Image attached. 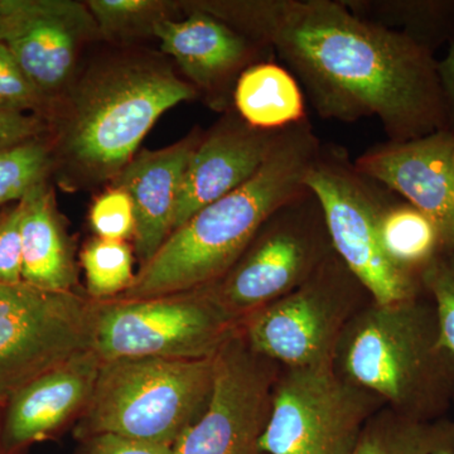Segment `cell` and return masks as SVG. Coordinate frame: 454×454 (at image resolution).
Listing matches in <instances>:
<instances>
[{"mask_svg":"<svg viewBox=\"0 0 454 454\" xmlns=\"http://www.w3.org/2000/svg\"><path fill=\"white\" fill-rule=\"evenodd\" d=\"M188 3L270 49L322 119H378L394 142L444 129L434 52L343 0Z\"/></svg>","mask_w":454,"mask_h":454,"instance_id":"obj_1","label":"cell"},{"mask_svg":"<svg viewBox=\"0 0 454 454\" xmlns=\"http://www.w3.org/2000/svg\"><path fill=\"white\" fill-rule=\"evenodd\" d=\"M197 95L155 56H112L90 66L44 118L59 184L73 190L113 182L158 119Z\"/></svg>","mask_w":454,"mask_h":454,"instance_id":"obj_2","label":"cell"},{"mask_svg":"<svg viewBox=\"0 0 454 454\" xmlns=\"http://www.w3.org/2000/svg\"><path fill=\"white\" fill-rule=\"evenodd\" d=\"M324 143L309 119L286 128L243 186L196 212L140 268L122 300H145L219 282L280 207L309 191L307 175Z\"/></svg>","mask_w":454,"mask_h":454,"instance_id":"obj_3","label":"cell"},{"mask_svg":"<svg viewBox=\"0 0 454 454\" xmlns=\"http://www.w3.org/2000/svg\"><path fill=\"white\" fill-rule=\"evenodd\" d=\"M334 367L390 409L422 420L446 418L454 404V360L442 343L428 295L372 301L340 334Z\"/></svg>","mask_w":454,"mask_h":454,"instance_id":"obj_4","label":"cell"},{"mask_svg":"<svg viewBox=\"0 0 454 454\" xmlns=\"http://www.w3.org/2000/svg\"><path fill=\"white\" fill-rule=\"evenodd\" d=\"M214 356L103 361L76 437L113 434L175 446L207 404Z\"/></svg>","mask_w":454,"mask_h":454,"instance_id":"obj_5","label":"cell"},{"mask_svg":"<svg viewBox=\"0 0 454 454\" xmlns=\"http://www.w3.org/2000/svg\"><path fill=\"white\" fill-rule=\"evenodd\" d=\"M306 184L318 200L333 252L372 301L395 304L424 294L419 276L385 255L379 220L390 191L361 175L343 146L322 145Z\"/></svg>","mask_w":454,"mask_h":454,"instance_id":"obj_6","label":"cell"},{"mask_svg":"<svg viewBox=\"0 0 454 454\" xmlns=\"http://www.w3.org/2000/svg\"><path fill=\"white\" fill-rule=\"evenodd\" d=\"M211 286L145 300L97 301L94 351L119 358L211 357L240 331Z\"/></svg>","mask_w":454,"mask_h":454,"instance_id":"obj_7","label":"cell"},{"mask_svg":"<svg viewBox=\"0 0 454 454\" xmlns=\"http://www.w3.org/2000/svg\"><path fill=\"white\" fill-rule=\"evenodd\" d=\"M97 301L0 284V403L43 373L94 349Z\"/></svg>","mask_w":454,"mask_h":454,"instance_id":"obj_8","label":"cell"},{"mask_svg":"<svg viewBox=\"0 0 454 454\" xmlns=\"http://www.w3.org/2000/svg\"><path fill=\"white\" fill-rule=\"evenodd\" d=\"M333 254L324 211L309 190L265 223L243 256L211 288L241 321L295 291Z\"/></svg>","mask_w":454,"mask_h":454,"instance_id":"obj_9","label":"cell"},{"mask_svg":"<svg viewBox=\"0 0 454 454\" xmlns=\"http://www.w3.org/2000/svg\"><path fill=\"white\" fill-rule=\"evenodd\" d=\"M358 289L333 254L295 291L247 317L245 340L260 356L288 369L333 366Z\"/></svg>","mask_w":454,"mask_h":454,"instance_id":"obj_10","label":"cell"},{"mask_svg":"<svg viewBox=\"0 0 454 454\" xmlns=\"http://www.w3.org/2000/svg\"><path fill=\"white\" fill-rule=\"evenodd\" d=\"M375 399L334 365L288 369L274 387L262 452L348 454L373 415Z\"/></svg>","mask_w":454,"mask_h":454,"instance_id":"obj_11","label":"cell"},{"mask_svg":"<svg viewBox=\"0 0 454 454\" xmlns=\"http://www.w3.org/2000/svg\"><path fill=\"white\" fill-rule=\"evenodd\" d=\"M273 361L239 331L215 354L207 404L173 446L175 454H265L262 438L273 404Z\"/></svg>","mask_w":454,"mask_h":454,"instance_id":"obj_12","label":"cell"},{"mask_svg":"<svg viewBox=\"0 0 454 454\" xmlns=\"http://www.w3.org/2000/svg\"><path fill=\"white\" fill-rule=\"evenodd\" d=\"M95 41L103 40L85 2L0 0V42L37 90L47 112L74 82L82 51Z\"/></svg>","mask_w":454,"mask_h":454,"instance_id":"obj_13","label":"cell"},{"mask_svg":"<svg viewBox=\"0 0 454 454\" xmlns=\"http://www.w3.org/2000/svg\"><path fill=\"white\" fill-rule=\"evenodd\" d=\"M184 16L155 27L160 50L177 62L188 82L207 97L211 106L226 109L239 76L249 66L271 59L270 49L219 18L182 2Z\"/></svg>","mask_w":454,"mask_h":454,"instance_id":"obj_14","label":"cell"},{"mask_svg":"<svg viewBox=\"0 0 454 454\" xmlns=\"http://www.w3.org/2000/svg\"><path fill=\"white\" fill-rule=\"evenodd\" d=\"M355 168L437 223L444 244H454V134L446 129L420 138L372 145Z\"/></svg>","mask_w":454,"mask_h":454,"instance_id":"obj_15","label":"cell"},{"mask_svg":"<svg viewBox=\"0 0 454 454\" xmlns=\"http://www.w3.org/2000/svg\"><path fill=\"white\" fill-rule=\"evenodd\" d=\"M283 130H260L226 114L202 136L182 179L173 231L196 212L243 186L268 160Z\"/></svg>","mask_w":454,"mask_h":454,"instance_id":"obj_16","label":"cell"},{"mask_svg":"<svg viewBox=\"0 0 454 454\" xmlns=\"http://www.w3.org/2000/svg\"><path fill=\"white\" fill-rule=\"evenodd\" d=\"M103 364L94 349L20 387L5 403L2 422L4 454H18L49 438L86 408Z\"/></svg>","mask_w":454,"mask_h":454,"instance_id":"obj_17","label":"cell"},{"mask_svg":"<svg viewBox=\"0 0 454 454\" xmlns=\"http://www.w3.org/2000/svg\"><path fill=\"white\" fill-rule=\"evenodd\" d=\"M201 138L190 136L167 148L138 152L112 182L133 202L134 247L142 267L172 234L184 170Z\"/></svg>","mask_w":454,"mask_h":454,"instance_id":"obj_18","label":"cell"},{"mask_svg":"<svg viewBox=\"0 0 454 454\" xmlns=\"http://www.w3.org/2000/svg\"><path fill=\"white\" fill-rule=\"evenodd\" d=\"M22 280L53 292H71L76 283L74 249L49 179L33 187L22 201Z\"/></svg>","mask_w":454,"mask_h":454,"instance_id":"obj_19","label":"cell"},{"mask_svg":"<svg viewBox=\"0 0 454 454\" xmlns=\"http://www.w3.org/2000/svg\"><path fill=\"white\" fill-rule=\"evenodd\" d=\"M232 106L247 125L260 130H284L309 119L300 82L273 59L243 71L232 91Z\"/></svg>","mask_w":454,"mask_h":454,"instance_id":"obj_20","label":"cell"},{"mask_svg":"<svg viewBox=\"0 0 454 454\" xmlns=\"http://www.w3.org/2000/svg\"><path fill=\"white\" fill-rule=\"evenodd\" d=\"M454 420H422L389 409L372 415L348 454H453Z\"/></svg>","mask_w":454,"mask_h":454,"instance_id":"obj_21","label":"cell"},{"mask_svg":"<svg viewBox=\"0 0 454 454\" xmlns=\"http://www.w3.org/2000/svg\"><path fill=\"white\" fill-rule=\"evenodd\" d=\"M379 235L387 259L419 277L446 245L441 229L428 215L393 192L382 208Z\"/></svg>","mask_w":454,"mask_h":454,"instance_id":"obj_22","label":"cell"},{"mask_svg":"<svg viewBox=\"0 0 454 454\" xmlns=\"http://www.w3.org/2000/svg\"><path fill=\"white\" fill-rule=\"evenodd\" d=\"M357 16L404 33L435 52L454 35V0H343Z\"/></svg>","mask_w":454,"mask_h":454,"instance_id":"obj_23","label":"cell"},{"mask_svg":"<svg viewBox=\"0 0 454 454\" xmlns=\"http://www.w3.org/2000/svg\"><path fill=\"white\" fill-rule=\"evenodd\" d=\"M101 40L131 42L154 37L155 27L178 18L184 12L182 2L164 0H89Z\"/></svg>","mask_w":454,"mask_h":454,"instance_id":"obj_24","label":"cell"},{"mask_svg":"<svg viewBox=\"0 0 454 454\" xmlns=\"http://www.w3.org/2000/svg\"><path fill=\"white\" fill-rule=\"evenodd\" d=\"M52 172V151L47 137L0 151V210L7 203L22 201Z\"/></svg>","mask_w":454,"mask_h":454,"instance_id":"obj_25","label":"cell"},{"mask_svg":"<svg viewBox=\"0 0 454 454\" xmlns=\"http://www.w3.org/2000/svg\"><path fill=\"white\" fill-rule=\"evenodd\" d=\"M88 292L95 301H106L127 292L136 279L133 253L127 241L95 239L82 254Z\"/></svg>","mask_w":454,"mask_h":454,"instance_id":"obj_26","label":"cell"},{"mask_svg":"<svg viewBox=\"0 0 454 454\" xmlns=\"http://www.w3.org/2000/svg\"><path fill=\"white\" fill-rule=\"evenodd\" d=\"M420 282L434 306L442 343L454 360V244L442 247L423 269Z\"/></svg>","mask_w":454,"mask_h":454,"instance_id":"obj_27","label":"cell"},{"mask_svg":"<svg viewBox=\"0 0 454 454\" xmlns=\"http://www.w3.org/2000/svg\"><path fill=\"white\" fill-rule=\"evenodd\" d=\"M90 223L98 238L127 241L136 235V214L131 199L119 187L109 188L95 200Z\"/></svg>","mask_w":454,"mask_h":454,"instance_id":"obj_28","label":"cell"},{"mask_svg":"<svg viewBox=\"0 0 454 454\" xmlns=\"http://www.w3.org/2000/svg\"><path fill=\"white\" fill-rule=\"evenodd\" d=\"M0 113L46 116L47 106L4 43L0 42Z\"/></svg>","mask_w":454,"mask_h":454,"instance_id":"obj_29","label":"cell"},{"mask_svg":"<svg viewBox=\"0 0 454 454\" xmlns=\"http://www.w3.org/2000/svg\"><path fill=\"white\" fill-rule=\"evenodd\" d=\"M22 208L0 214V284L23 282Z\"/></svg>","mask_w":454,"mask_h":454,"instance_id":"obj_30","label":"cell"},{"mask_svg":"<svg viewBox=\"0 0 454 454\" xmlns=\"http://www.w3.org/2000/svg\"><path fill=\"white\" fill-rule=\"evenodd\" d=\"M49 133V124L43 116L35 114L0 113V151L11 146L43 138Z\"/></svg>","mask_w":454,"mask_h":454,"instance_id":"obj_31","label":"cell"},{"mask_svg":"<svg viewBox=\"0 0 454 454\" xmlns=\"http://www.w3.org/2000/svg\"><path fill=\"white\" fill-rule=\"evenodd\" d=\"M74 454H175L173 447L145 443L113 434H98L80 439Z\"/></svg>","mask_w":454,"mask_h":454,"instance_id":"obj_32","label":"cell"},{"mask_svg":"<svg viewBox=\"0 0 454 454\" xmlns=\"http://www.w3.org/2000/svg\"><path fill=\"white\" fill-rule=\"evenodd\" d=\"M439 89L444 112V129L454 134V35L446 56L437 61Z\"/></svg>","mask_w":454,"mask_h":454,"instance_id":"obj_33","label":"cell"},{"mask_svg":"<svg viewBox=\"0 0 454 454\" xmlns=\"http://www.w3.org/2000/svg\"><path fill=\"white\" fill-rule=\"evenodd\" d=\"M0 454H4L2 447V423H0Z\"/></svg>","mask_w":454,"mask_h":454,"instance_id":"obj_34","label":"cell"},{"mask_svg":"<svg viewBox=\"0 0 454 454\" xmlns=\"http://www.w3.org/2000/svg\"><path fill=\"white\" fill-rule=\"evenodd\" d=\"M0 214H2V212H0Z\"/></svg>","mask_w":454,"mask_h":454,"instance_id":"obj_35","label":"cell"},{"mask_svg":"<svg viewBox=\"0 0 454 454\" xmlns=\"http://www.w3.org/2000/svg\"><path fill=\"white\" fill-rule=\"evenodd\" d=\"M454 454V453H453Z\"/></svg>","mask_w":454,"mask_h":454,"instance_id":"obj_36","label":"cell"}]
</instances>
